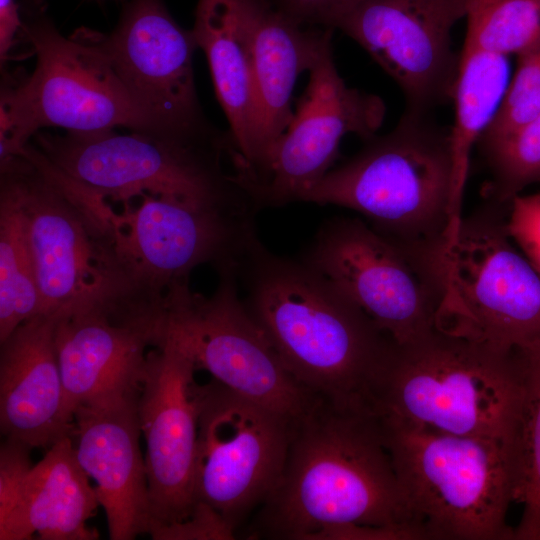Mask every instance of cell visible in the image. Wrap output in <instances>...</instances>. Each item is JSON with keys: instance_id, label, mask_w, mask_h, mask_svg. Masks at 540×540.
Here are the masks:
<instances>
[{"instance_id": "cell-1", "label": "cell", "mask_w": 540, "mask_h": 540, "mask_svg": "<svg viewBox=\"0 0 540 540\" xmlns=\"http://www.w3.org/2000/svg\"><path fill=\"white\" fill-rule=\"evenodd\" d=\"M234 268L247 310L294 379L336 406L371 413L395 341L318 271L258 237Z\"/></svg>"}, {"instance_id": "cell-2", "label": "cell", "mask_w": 540, "mask_h": 540, "mask_svg": "<svg viewBox=\"0 0 540 540\" xmlns=\"http://www.w3.org/2000/svg\"><path fill=\"white\" fill-rule=\"evenodd\" d=\"M345 524L402 528L421 539L379 418L316 397L293 420L285 467L256 534L310 540Z\"/></svg>"}, {"instance_id": "cell-3", "label": "cell", "mask_w": 540, "mask_h": 540, "mask_svg": "<svg viewBox=\"0 0 540 540\" xmlns=\"http://www.w3.org/2000/svg\"><path fill=\"white\" fill-rule=\"evenodd\" d=\"M449 133L406 109L396 127L366 140L302 199L353 210L431 277L445 283L450 246Z\"/></svg>"}, {"instance_id": "cell-4", "label": "cell", "mask_w": 540, "mask_h": 540, "mask_svg": "<svg viewBox=\"0 0 540 540\" xmlns=\"http://www.w3.org/2000/svg\"><path fill=\"white\" fill-rule=\"evenodd\" d=\"M520 400L517 349L501 351L435 328L394 342L373 389L371 412L510 446Z\"/></svg>"}, {"instance_id": "cell-5", "label": "cell", "mask_w": 540, "mask_h": 540, "mask_svg": "<svg viewBox=\"0 0 540 540\" xmlns=\"http://www.w3.org/2000/svg\"><path fill=\"white\" fill-rule=\"evenodd\" d=\"M130 131H39L31 143L52 167L103 199L126 203L150 194L253 214L256 207L236 172L223 166L235 148L230 132L214 126L199 132Z\"/></svg>"}, {"instance_id": "cell-6", "label": "cell", "mask_w": 540, "mask_h": 540, "mask_svg": "<svg viewBox=\"0 0 540 540\" xmlns=\"http://www.w3.org/2000/svg\"><path fill=\"white\" fill-rule=\"evenodd\" d=\"M0 170L26 215L40 314L150 300L115 253L104 199L29 153L1 159Z\"/></svg>"}, {"instance_id": "cell-7", "label": "cell", "mask_w": 540, "mask_h": 540, "mask_svg": "<svg viewBox=\"0 0 540 540\" xmlns=\"http://www.w3.org/2000/svg\"><path fill=\"white\" fill-rule=\"evenodd\" d=\"M378 418L421 539H514L508 445Z\"/></svg>"}, {"instance_id": "cell-8", "label": "cell", "mask_w": 540, "mask_h": 540, "mask_svg": "<svg viewBox=\"0 0 540 540\" xmlns=\"http://www.w3.org/2000/svg\"><path fill=\"white\" fill-rule=\"evenodd\" d=\"M32 73L3 76L0 159L19 154L43 128L161 130L138 108L89 33L65 37L43 13L25 24Z\"/></svg>"}, {"instance_id": "cell-9", "label": "cell", "mask_w": 540, "mask_h": 540, "mask_svg": "<svg viewBox=\"0 0 540 540\" xmlns=\"http://www.w3.org/2000/svg\"><path fill=\"white\" fill-rule=\"evenodd\" d=\"M507 204L488 200L462 219L436 327L512 352L540 342V273L512 244Z\"/></svg>"}, {"instance_id": "cell-10", "label": "cell", "mask_w": 540, "mask_h": 540, "mask_svg": "<svg viewBox=\"0 0 540 540\" xmlns=\"http://www.w3.org/2000/svg\"><path fill=\"white\" fill-rule=\"evenodd\" d=\"M217 270L219 282L210 296L191 291L188 281L168 289L162 299L157 343H172L197 369L206 370L233 392L298 418L316 396L288 372L247 310L234 264Z\"/></svg>"}, {"instance_id": "cell-11", "label": "cell", "mask_w": 540, "mask_h": 540, "mask_svg": "<svg viewBox=\"0 0 540 540\" xmlns=\"http://www.w3.org/2000/svg\"><path fill=\"white\" fill-rule=\"evenodd\" d=\"M293 420L228 389L200 385L195 499L235 531L285 467Z\"/></svg>"}, {"instance_id": "cell-12", "label": "cell", "mask_w": 540, "mask_h": 540, "mask_svg": "<svg viewBox=\"0 0 540 540\" xmlns=\"http://www.w3.org/2000/svg\"><path fill=\"white\" fill-rule=\"evenodd\" d=\"M122 212L110 209L108 232L137 291L160 301L197 266L235 263L256 237L253 215L174 197L143 194Z\"/></svg>"}, {"instance_id": "cell-13", "label": "cell", "mask_w": 540, "mask_h": 540, "mask_svg": "<svg viewBox=\"0 0 540 540\" xmlns=\"http://www.w3.org/2000/svg\"><path fill=\"white\" fill-rule=\"evenodd\" d=\"M301 259L396 343L409 342L437 328L443 285L362 218L327 220Z\"/></svg>"}, {"instance_id": "cell-14", "label": "cell", "mask_w": 540, "mask_h": 540, "mask_svg": "<svg viewBox=\"0 0 540 540\" xmlns=\"http://www.w3.org/2000/svg\"><path fill=\"white\" fill-rule=\"evenodd\" d=\"M308 73L291 123L251 184L257 208L302 201L331 170L345 135L353 133L366 141L383 123V100L347 86L335 65L332 42Z\"/></svg>"}, {"instance_id": "cell-15", "label": "cell", "mask_w": 540, "mask_h": 540, "mask_svg": "<svg viewBox=\"0 0 540 540\" xmlns=\"http://www.w3.org/2000/svg\"><path fill=\"white\" fill-rule=\"evenodd\" d=\"M469 0H354L335 25L401 88L407 109L453 98L460 55L452 30Z\"/></svg>"}, {"instance_id": "cell-16", "label": "cell", "mask_w": 540, "mask_h": 540, "mask_svg": "<svg viewBox=\"0 0 540 540\" xmlns=\"http://www.w3.org/2000/svg\"><path fill=\"white\" fill-rule=\"evenodd\" d=\"M193 361L161 340L148 351L138 397V416L146 443L150 527L160 530L194 513L200 385Z\"/></svg>"}, {"instance_id": "cell-17", "label": "cell", "mask_w": 540, "mask_h": 540, "mask_svg": "<svg viewBox=\"0 0 540 540\" xmlns=\"http://www.w3.org/2000/svg\"><path fill=\"white\" fill-rule=\"evenodd\" d=\"M88 33L156 127L172 132L212 127L195 88L194 34L177 24L162 0H128L111 33Z\"/></svg>"}, {"instance_id": "cell-18", "label": "cell", "mask_w": 540, "mask_h": 540, "mask_svg": "<svg viewBox=\"0 0 540 540\" xmlns=\"http://www.w3.org/2000/svg\"><path fill=\"white\" fill-rule=\"evenodd\" d=\"M162 314L158 302L58 312L55 341L66 403L109 404L140 393L148 353Z\"/></svg>"}, {"instance_id": "cell-19", "label": "cell", "mask_w": 540, "mask_h": 540, "mask_svg": "<svg viewBox=\"0 0 540 540\" xmlns=\"http://www.w3.org/2000/svg\"><path fill=\"white\" fill-rule=\"evenodd\" d=\"M139 394L74 411L77 459L96 486L111 540L148 533L150 503L145 458L140 450Z\"/></svg>"}, {"instance_id": "cell-20", "label": "cell", "mask_w": 540, "mask_h": 540, "mask_svg": "<svg viewBox=\"0 0 540 540\" xmlns=\"http://www.w3.org/2000/svg\"><path fill=\"white\" fill-rule=\"evenodd\" d=\"M57 317L38 314L0 342L1 432L31 449H48L75 430L56 348Z\"/></svg>"}, {"instance_id": "cell-21", "label": "cell", "mask_w": 540, "mask_h": 540, "mask_svg": "<svg viewBox=\"0 0 540 540\" xmlns=\"http://www.w3.org/2000/svg\"><path fill=\"white\" fill-rule=\"evenodd\" d=\"M333 29L303 26L270 0H255L253 78L255 129L252 156L242 174L250 183L271 148L291 123L293 91L300 74L308 72L332 42Z\"/></svg>"}, {"instance_id": "cell-22", "label": "cell", "mask_w": 540, "mask_h": 540, "mask_svg": "<svg viewBox=\"0 0 540 540\" xmlns=\"http://www.w3.org/2000/svg\"><path fill=\"white\" fill-rule=\"evenodd\" d=\"M254 4L255 0H197L191 29L206 55L241 172L251 161L255 129Z\"/></svg>"}, {"instance_id": "cell-23", "label": "cell", "mask_w": 540, "mask_h": 540, "mask_svg": "<svg viewBox=\"0 0 540 540\" xmlns=\"http://www.w3.org/2000/svg\"><path fill=\"white\" fill-rule=\"evenodd\" d=\"M81 467L73 436L47 449L28 472L19 501L9 520L0 525V540H94L91 518L99 501Z\"/></svg>"}, {"instance_id": "cell-24", "label": "cell", "mask_w": 540, "mask_h": 540, "mask_svg": "<svg viewBox=\"0 0 540 540\" xmlns=\"http://www.w3.org/2000/svg\"><path fill=\"white\" fill-rule=\"evenodd\" d=\"M507 56L463 45L454 87V123L449 132L452 161L450 246L463 219L462 203L472 150L494 118L509 83Z\"/></svg>"}, {"instance_id": "cell-25", "label": "cell", "mask_w": 540, "mask_h": 540, "mask_svg": "<svg viewBox=\"0 0 540 540\" xmlns=\"http://www.w3.org/2000/svg\"><path fill=\"white\" fill-rule=\"evenodd\" d=\"M521 400L509 446L513 502L523 506L514 539L540 540V342L517 349Z\"/></svg>"}, {"instance_id": "cell-26", "label": "cell", "mask_w": 540, "mask_h": 540, "mask_svg": "<svg viewBox=\"0 0 540 540\" xmlns=\"http://www.w3.org/2000/svg\"><path fill=\"white\" fill-rule=\"evenodd\" d=\"M41 303L21 202L0 181V342L20 324L40 314Z\"/></svg>"}, {"instance_id": "cell-27", "label": "cell", "mask_w": 540, "mask_h": 540, "mask_svg": "<svg viewBox=\"0 0 540 540\" xmlns=\"http://www.w3.org/2000/svg\"><path fill=\"white\" fill-rule=\"evenodd\" d=\"M464 45L504 56L540 44V0H469Z\"/></svg>"}, {"instance_id": "cell-28", "label": "cell", "mask_w": 540, "mask_h": 540, "mask_svg": "<svg viewBox=\"0 0 540 540\" xmlns=\"http://www.w3.org/2000/svg\"><path fill=\"white\" fill-rule=\"evenodd\" d=\"M481 152L490 172L488 199L509 203L523 188L540 182V115Z\"/></svg>"}, {"instance_id": "cell-29", "label": "cell", "mask_w": 540, "mask_h": 540, "mask_svg": "<svg viewBox=\"0 0 540 540\" xmlns=\"http://www.w3.org/2000/svg\"><path fill=\"white\" fill-rule=\"evenodd\" d=\"M517 67L478 147L512 135L540 115V44L517 56Z\"/></svg>"}, {"instance_id": "cell-30", "label": "cell", "mask_w": 540, "mask_h": 540, "mask_svg": "<svg viewBox=\"0 0 540 540\" xmlns=\"http://www.w3.org/2000/svg\"><path fill=\"white\" fill-rule=\"evenodd\" d=\"M28 446L5 439L0 449V525L12 516L23 488L25 478L32 468Z\"/></svg>"}, {"instance_id": "cell-31", "label": "cell", "mask_w": 540, "mask_h": 540, "mask_svg": "<svg viewBox=\"0 0 540 540\" xmlns=\"http://www.w3.org/2000/svg\"><path fill=\"white\" fill-rule=\"evenodd\" d=\"M507 229L526 257L540 253V193L517 195L508 203Z\"/></svg>"}, {"instance_id": "cell-32", "label": "cell", "mask_w": 540, "mask_h": 540, "mask_svg": "<svg viewBox=\"0 0 540 540\" xmlns=\"http://www.w3.org/2000/svg\"><path fill=\"white\" fill-rule=\"evenodd\" d=\"M282 13L307 27L335 29L354 0H270Z\"/></svg>"}, {"instance_id": "cell-33", "label": "cell", "mask_w": 540, "mask_h": 540, "mask_svg": "<svg viewBox=\"0 0 540 540\" xmlns=\"http://www.w3.org/2000/svg\"><path fill=\"white\" fill-rule=\"evenodd\" d=\"M19 8L16 0H0L1 67L11 57V51L20 38L26 40L25 24L20 19Z\"/></svg>"}, {"instance_id": "cell-34", "label": "cell", "mask_w": 540, "mask_h": 540, "mask_svg": "<svg viewBox=\"0 0 540 540\" xmlns=\"http://www.w3.org/2000/svg\"><path fill=\"white\" fill-rule=\"evenodd\" d=\"M45 0H23L22 6L24 8L25 15L30 19L42 14L44 9Z\"/></svg>"}]
</instances>
